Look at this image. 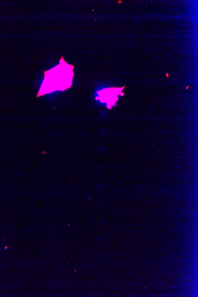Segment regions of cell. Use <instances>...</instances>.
<instances>
[{
	"instance_id": "1",
	"label": "cell",
	"mask_w": 198,
	"mask_h": 297,
	"mask_svg": "<svg viewBox=\"0 0 198 297\" xmlns=\"http://www.w3.org/2000/svg\"><path fill=\"white\" fill-rule=\"evenodd\" d=\"M74 66L68 64L62 56L58 66L44 71V79L37 97L70 88L74 75Z\"/></svg>"
}]
</instances>
